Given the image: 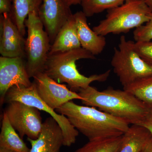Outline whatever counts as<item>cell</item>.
Masks as SVG:
<instances>
[{
	"label": "cell",
	"instance_id": "17",
	"mask_svg": "<svg viewBox=\"0 0 152 152\" xmlns=\"http://www.w3.org/2000/svg\"><path fill=\"white\" fill-rule=\"evenodd\" d=\"M43 0H12L10 16L23 36L26 34L25 21L31 12H38Z\"/></svg>",
	"mask_w": 152,
	"mask_h": 152
},
{
	"label": "cell",
	"instance_id": "4",
	"mask_svg": "<svg viewBox=\"0 0 152 152\" xmlns=\"http://www.w3.org/2000/svg\"><path fill=\"white\" fill-rule=\"evenodd\" d=\"M152 12L143 0H126L121 5L107 10L105 18L93 30L103 36L127 33L148 21Z\"/></svg>",
	"mask_w": 152,
	"mask_h": 152
},
{
	"label": "cell",
	"instance_id": "5",
	"mask_svg": "<svg viewBox=\"0 0 152 152\" xmlns=\"http://www.w3.org/2000/svg\"><path fill=\"white\" fill-rule=\"evenodd\" d=\"M27 37L25 42V58L30 78L44 72L51 44L38 12L30 13L25 21Z\"/></svg>",
	"mask_w": 152,
	"mask_h": 152
},
{
	"label": "cell",
	"instance_id": "8",
	"mask_svg": "<svg viewBox=\"0 0 152 152\" xmlns=\"http://www.w3.org/2000/svg\"><path fill=\"white\" fill-rule=\"evenodd\" d=\"M4 113L14 129L22 139L36 140L42 130L43 123L40 112L35 107L18 101L9 103Z\"/></svg>",
	"mask_w": 152,
	"mask_h": 152
},
{
	"label": "cell",
	"instance_id": "21",
	"mask_svg": "<svg viewBox=\"0 0 152 152\" xmlns=\"http://www.w3.org/2000/svg\"><path fill=\"white\" fill-rule=\"evenodd\" d=\"M126 0H81V5L86 16L91 17L104 11L121 5Z\"/></svg>",
	"mask_w": 152,
	"mask_h": 152
},
{
	"label": "cell",
	"instance_id": "24",
	"mask_svg": "<svg viewBox=\"0 0 152 152\" xmlns=\"http://www.w3.org/2000/svg\"><path fill=\"white\" fill-rule=\"evenodd\" d=\"M12 7V0H0V14L11 13Z\"/></svg>",
	"mask_w": 152,
	"mask_h": 152
},
{
	"label": "cell",
	"instance_id": "25",
	"mask_svg": "<svg viewBox=\"0 0 152 152\" xmlns=\"http://www.w3.org/2000/svg\"><path fill=\"white\" fill-rule=\"evenodd\" d=\"M138 125L145 128L152 135V111Z\"/></svg>",
	"mask_w": 152,
	"mask_h": 152
},
{
	"label": "cell",
	"instance_id": "6",
	"mask_svg": "<svg viewBox=\"0 0 152 152\" xmlns=\"http://www.w3.org/2000/svg\"><path fill=\"white\" fill-rule=\"evenodd\" d=\"M134 42L120 38L118 48H115L111 64L124 88L139 79L152 75V66L140 57L134 48Z\"/></svg>",
	"mask_w": 152,
	"mask_h": 152
},
{
	"label": "cell",
	"instance_id": "2",
	"mask_svg": "<svg viewBox=\"0 0 152 152\" xmlns=\"http://www.w3.org/2000/svg\"><path fill=\"white\" fill-rule=\"evenodd\" d=\"M84 105L99 110L125 120L130 124L138 125L152 111L145 104L125 90L108 88L98 91L94 87L79 90Z\"/></svg>",
	"mask_w": 152,
	"mask_h": 152
},
{
	"label": "cell",
	"instance_id": "19",
	"mask_svg": "<svg viewBox=\"0 0 152 152\" xmlns=\"http://www.w3.org/2000/svg\"><path fill=\"white\" fill-rule=\"evenodd\" d=\"M123 139L124 135L89 140L75 152H119Z\"/></svg>",
	"mask_w": 152,
	"mask_h": 152
},
{
	"label": "cell",
	"instance_id": "23",
	"mask_svg": "<svg viewBox=\"0 0 152 152\" xmlns=\"http://www.w3.org/2000/svg\"><path fill=\"white\" fill-rule=\"evenodd\" d=\"M133 34L135 42L152 40V12L150 14L149 20L135 29Z\"/></svg>",
	"mask_w": 152,
	"mask_h": 152
},
{
	"label": "cell",
	"instance_id": "15",
	"mask_svg": "<svg viewBox=\"0 0 152 152\" xmlns=\"http://www.w3.org/2000/svg\"><path fill=\"white\" fill-rule=\"evenodd\" d=\"M82 48L74 14L60 30L51 44L49 55L69 51Z\"/></svg>",
	"mask_w": 152,
	"mask_h": 152
},
{
	"label": "cell",
	"instance_id": "10",
	"mask_svg": "<svg viewBox=\"0 0 152 152\" xmlns=\"http://www.w3.org/2000/svg\"><path fill=\"white\" fill-rule=\"evenodd\" d=\"M25 58L0 57V94L1 104L6 94L14 86H30L32 83L27 71Z\"/></svg>",
	"mask_w": 152,
	"mask_h": 152
},
{
	"label": "cell",
	"instance_id": "12",
	"mask_svg": "<svg viewBox=\"0 0 152 152\" xmlns=\"http://www.w3.org/2000/svg\"><path fill=\"white\" fill-rule=\"evenodd\" d=\"M24 37L12 20L9 14L0 17V53L7 58H25Z\"/></svg>",
	"mask_w": 152,
	"mask_h": 152
},
{
	"label": "cell",
	"instance_id": "27",
	"mask_svg": "<svg viewBox=\"0 0 152 152\" xmlns=\"http://www.w3.org/2000/svg\"><path fill=\"white\" fill-rule=\"evenodd\" d=\"M140 152H152V137Z\"/></svg>",
	"mask_w": 152,
	"mask_h": 152
},
{
	"label": "cell",
	"instance_id": "3",
	"mask_svg": "<svg viewBox=\"0 0 152 152\" xmlns=\"http://www.w3.org/2000/svg\"><path fill=\"white\" fill-rule=\"evenodd\" d=\"M83 59H95L94 55L83 48L48 55L44 72L58 83H66L71 90L86 89L93 82L106 81L111 71L86 77L79 72L76 62Z\"/></svg>",
	"mask_w": 152,
	"mask_h": 152
},
{
	"label": "cell",
	"instance_id": "26",
	"mask_svg": "<svg viewBox=\"0 0 152 152\" xmlns=\"http://www.w3.org/2000/svg\"><path fill=\"white\" fill-rule=\"evenodd\" d=\"M63 1L68 6L70 7L72 5H76L81 4V0H63Z\"/></svg>",
	"mask_w": 152,
	"mask_h": 152
},
{
	"label": "cell",
	"instance_id": "29",
	"mask_svg": "<svg viewBox=\"0 0 152 152\" xmlns=\"http://www.w3.org/2000/svg\"><path fill=\"white\" fill-rule=\"evenodd\" d=\"M0 152H15L12 150L5 148H0Z\"/></svg>",
	"mask_w": 152,
	"mask_h": 152
},
{
	"label": "cell",
	"instance_id": "13",
	"mask_svg": "<svg viewBox=\"0 0 152 152\" xmlns=\"http://www.w3.org/2000/svg\"><path fill=\"white\" fill-rule=\"evenodd\" d=\"M31 144L30 152H60L64 146V137L59 125L52 117L43 123L39 137L36 140L27 138Z\"/></svg>",
	"mask_w": 152,
	"mask_h": 152
},
{
	"label": "cell",
	"instance_id": "7",
	"mask_svg": "<svg viewBox=\"0 0 152 152\" xmlns=\"http://www.w3.org/2000/svg\"><path fill=\"white\" fill-rule=\"evenodd\" d=\"M12 101L21 102L50 114L61 129L64 137V146L70 147L75 143L79 131L71 124L66 117L57 113L40 98L34 82L30 86L18 85L10 88L6 94L4 102L9 103Z\"/></svg>",
	"mask_w": 152,
	"mask_h": 152
},
{
	"label": "cell",
	"instance_id": "9",
	"mask_svg": "<svg viewBox=\"0 0 152 152\" xmlns=\"http://www.w3.org/2000/svg\"><path fill=\"white\" fill-rule=\"evenodd\" d=\"M33 78L39 96L53 110H56L73 100H83L78 93L70 90L65 85L58 83L45 73H39Z\"/></svg>",
	"mask_w": 152,
	"mask_h": 152
},
{
	"label": "cell",
	"instance_id": "28",
	"mask_svg": "<svg viewBox=\"0 0 152 152\" xmlns=\"http://www.w3.org/2000/svg\"><path fill=\"white\" fill-rule=\"evenodd\" d=\"M143 1L152 11V0H143Z\"/></svg>",
	"mask_w": 152,
	"mask_h": 152
},
{
	"label": "cell",
	"instance_id": "11",
	"mask_svg": "<svg viewBox=\"0 0 152 152\" xmlns=\"http://www.w3.org/2000/svg\"><path fill=\"white\" fill-rule=\"evenodd\" d=\"M63 0H43L38 15L48 35L51 44L63 26L72 15Z\"/></svg>",
	"mask_w": 152,
	"mask_h": 152
},
{
	"label": "cell",
	"instance_id": "20",
	"mask_svg": "<svg viewBox=\"0 0 152 152\" xmlns=\"http://www.w3.org/2000/svg\"><path fill=\"white\" fill-rule=\"evenodd\" d=\"M124 89L152 110V75L139 79L124 88Z\"/></svg>",
	"mask_w": 152,
	"mask_h": 152
},
{
	"label": "cell",
	"instance_id": "18",
	"mask_svg": "<svg viewBox=\"0 0 152 152\" xmlns=\"http://www.w3.org/2000/svg\"><path fill=\"white\" fill-rule=\"evenodd\" d=\"M0 148H5L15 152H30L31 150L12 126L4 112L0 134Z\"/></svg>",
	"mask_w": 152,
	"mask_h": 152
},
{
	"label": "cell",
	"instance_id": "14",
	"mask_svg": "<svg viewBox=\"0 0 152 152\" xmlns=\"http://www.w3.org/2000/svg\"><path fill=\"white\" fill-rule=\"evenodd\" d=\"M74 16L82 48L94 56L101 53L107 43L104 36L98 35L90 28L87 22V17L83 11L77 12Z\"/></svg>",
	"mask_w": 152,
	"mask_h": 152
},
{
	"label": "cell",
	"instance_id": "16",
	"mask_svg": "<svg viewBox=\"0 0 152 152\" xmlns=\"http://www.w3.org/2000/svg\"><path fill=\"white\" fill-rule=\"evenodd\" d=\"M152 137L151 134L145 128L132 125L124 134L119 152H140Z\"/></svg>",
	"mask_w": 152,
	"mask_h": 152
},
{
	"label": "cell",
	"instance_id": "1",
	"mask_svg": "<svg viewBox=\"0 0 152 152\" xmlns=\"http://www.w3.org/2000/svg\"><path fill=\"white\" fill-rule=\"evenodd\" d=\"M56 111L66 117L71 124L89 140L123 135L130 126L125 120L95 107L77 104L72 101Z\"/></svg>",
	"mask_w": 152,
	"mask_h": 152
},
{
	"label": "cell",
	"instance_id": "22",
	"mask_svg": "<svg viewBox=\"0 0 152 152\" xmlns=\"http://www.w3.org/2000/svg\"><path fill=\"white\" fill-rule=\"evenodd\" d=\"M134 45L140 57L152 66V40L135 42Z\"/></svg>",
	"mask_w": 152,
	"mask_h": 152
}]
</instances>
